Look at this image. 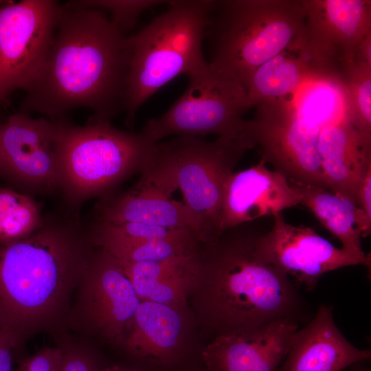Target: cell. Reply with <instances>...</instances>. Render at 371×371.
<instances>
[{
    "mask_svg": "<svg viewBox=\"0 0 371 371\" xmlns=\"http://www.w3.org/2000/svg\"><path fill=\"white\" fill-rule=\"evenodd\" d=\"M371 357L351 344L337 327L332 308L320 305L315 317L297 330L279 371H342Z\"/></svg>",
    "mask_w": 371,
    "mask_h": 371,
    "instance_id": "18",
    "label": "cell"
},
{
    "mask_svg": "<svg viewBox=\"0 0 371 371\" xmlns=\"http://www.w3.org/2000/svg\"><path fill=\"white\" fill-rule=\"evenodd\" d=\"M185 328L182 308L142 300L120 346L136 359L168 363L181 351Z\"/></svg>",
    "mask_w": 371,
    "mask_h": 371,
    "instance_id": "20",
    "label": "cell"
},
{
    "mask_svg": "<svg viewBox=\"0 0 371 371\" xmlns=\"http://www.w3.org/2000/svg\"><path fill=\"white\" fill-rule=\"evenodd\" d=\"M266 159L248 169L232 172L225 183L221 233L267 215L300 204V196L286 176L266 166Z\"/></svg>",
    "mask_w": 371,
    "mask_h": 371,
    "instance_id": "15",
    "label": "cell"
},
{
    "mask_svg": "<svg viewBox=\"0 0 371 371\" xmlns=\"http://www.w3.org/2000/svg\"><path fill=\"white\" fill-rule=\"evenodd\" d=\"M362 363L360 362L353 365L352 371H369L368 368L364 366Z\"/></svg>",
    "mask_w": 371,
    "mask_h": 371,
    "instance_id": "34",
    "label": "cell"
},
{
    "mask_svg": "<svg viewBox=\"0 0 371 371\" xmlns=\"http://www.w3.org/2000/svg\"><path fill=\"white\" fill-rule=\"evenodd\" d=\"M357 206L371 223V165L365 172L358 188Z\"/></svg>",
    "mask_w": 371,
    "mask_h": 371,
    "instance_id": "32",
    "label": "cell"
},
{
    "mask_svg": "<svg viewBox=\"0 0 371 371\" xmlns=\"http://www.w3.org/2000/svg\"><path fill=\"white\" fill-rule=\"evenodd\" d=\"M256 106L249 131L267 162L288 179L328 190L317 151L320 127L297 115L284 98Z\"/></svg>",
    "mask_w": 371,
    "mask_h": 371,
    "instance_id": "11",
    "label": "cell"
},
{
    "mask_svg": "<svg viewBox=\"0 0 371 371\" xmlns=\"http://www.w3.org/2000/svg\"><path fill=\"white\" fill-rule=\"evenodd\" d=\"M338 74L346 89L351 122L371 141V60L353 57Z\"/></svg>",
    "mask_w": 371,
    "mask_h": 371,
    "instance_id": "26",
    "label": "cell"
},
{
    "mask_svg": "<svg viewBox=\"0 0 371 371\" xmlns=\"http://www.w3.org/2000/svg\"><path fill=\"white\" fill-rule=\"evenodd\" d=\"M301 2L305 13L303 49L319 69L337 73L371 34V1Z\"/></svg>",
    "mask_w": 371,
    "mask_h": 371,
    "instance_id": "14",
    "label": "cell"
},
{
    "mask_svg": "<svg viewBox=\"0 0 371 371\" xmlns=\"http://www.w3.org/2000/svg\"><path fill=\"white\" fill-rule=\"evenodd\" d=\"M141 301L120 260L95 247L76 289L65 328L120 346Z\"/></svg>",
    "mask_w": 371,
    "mask_h": 371,
    "instance_id": "9",
    "label": "cell"
},
{
    "mask_svg": "<svg viewBox=\"0 0 371 371\" xmlns=\"http://www.w3.org/2000/svg\"><path fill=\"white\" fill-rule=\"evenodd\" d=\"M74 4L86 8L106 10L110 19L122 33L135 27L139 16L145 10L164 3L157 0L137 1H73Z\"/></svg>",
    "mask_w": 371,
    "mask_h": 371,
    "instance_id": "28",
    "label": "cell"
},
{
    "mask_svg": "<svg viewBox=\"0 0 371 371\" xmlns=\"http://www.w3.org/2000/svg\"><path fill=\"white\" fill-rule=\"evenodd\" d=\"M252 147L241 139L218 137L207 142L185 135L157 142L140 171L138 182L170 196L180 189L183 203L201 221L210 243L221 234L226 180L246 150Z\"/></svg>",
    "mask_w": 371,
    "mask_h": 371,
    "instance_id": "6",
    "label": "cell"
},
{
    "mask_svg": "<svg viewBox=\"0 0 371 371\" xmlns=\"http://www.w3.org/2000/svg\"><path fill=\"white\" fill-rule=\"evenodd\" d=\"M5 328L3 326L1 319H0V334Z\"/></svg>",
    "mask_w": 371,
    "mask_h": 371,
    "instance_id": "35",
    "label": "cell"
},
{
    "mask_svg": "<svg viewBox=\"0 0 371 371\" xmlns=\"http://www.w3.org/2000/svg\"><path fill=\"white\" fill-rule=\"evenodd\" d=\"M317 151L328 189L357 205L360 181L371 165V141L345 120L321 128Z\"/></svg>",
    "mask_w": 371,
    "mask_h": 371,
    "instance_id": "19",
    "label": "cell"
},
{
    "mask_svg": "<svg viewBox=\"0 0 371 371\" xmlns=\"http://www.w3.org/2000/svg\"><path fill=\"white\" fill-rule=\"evenodd\" d=\"M130 62L128 36L101 10L60 5L44 67L19 111L53 121L77 107L110 121L124 111Z\"/></svg>",
    "mask_w": 371,
    "mask_h": 371,
    "instance_id": "1",
    "label": "cell"
},
{
    "mask_svg": "<svg viewBox=\"0 0 371 371\" xmlns=\"http://www.w3.org/2000/svg\"><path fill=\"white\" fill-rule=\"evenodd\" d=\"M273 216L271 230L257 238L256 251L306 289H313L326 272L357 265L370 267V254L357 256L336 247L309 227L288 223L282 213Z\"/></svg>",
    "mask_w": 371,
    "mask_h": 371,
    "instance_id": "13",
    "label": "cell"
},
{
    "mask_svg": "<svg viewBox=\"0 0 371 371\" xmlns=\"http://www.w3.org/2000/svg\"><path fill=\"white\" fill-rule=\"evenodd\" d=\"M202 243L196 236L181 239L154 240L139 243L102 240L95 243L124 262H156L197 254Z\"/></svg>",
    "mask_w": 371,
    "mask_h": 371,
    "instance_id": "25",
    "label": "cell"
},
{
    "mask_svg": "<svg viewBox=\"0 0 371 371\" xmlns=\"http://www.w3.org/2000/svg\"><path fill=\"white\" fill-rule=\"evenodd\" d=\"M214 1L179 0L128 36L130 62L124 96L126 125L139 106L177 76L205 69L203 43Z\"/></svg>",
    "mask_w": 371,
    "mask_h": 371,
    "instance_id": "5",
    "label": "cell"
},
{
    "mask_svg": "<svg viewBox=\"0 0 371 371\" xmlns=\"http://www.w3.org/2000/svg\"><path fill=\"white\" fill-rule=\"evenodd\" d=\"M94 249L89 226L74 213L44 215L29 236L0 245V319L19 345L41 333H64Z\"/></svg>",
    "mask_w": 371,
    "mask_h": 371,
    "instance_id": "2",
    "label": "cell"
},
{
    "mask_svg": "<svg viewBox=\"0 0 371 371\" xmlns=\"http://www.w3.org/2000/svg\"><path fill=\"white\" fill-rule=\"evenodd\" d=\"M43 218L41 205L33 197L0 186V245L29 236Z\"/></svg>",
    "mask_w": 371,
    "mask_h": 371,
    "instance_id": "24",
    "label": "cell"
},
{
    "mask_svg": "<svg viewBox=\"0 0 371 371\" xmlns=\"http://www.w3.org/2000/svg\"><path fill=\"white\" fill-rule=\"evenodd\" d=\"M259 235L244 223L201 247L200 271L192 291L199 318L215 337L294 319L295 286L258 254Z\"/></svg>",
    "mask_w": 371,
    "mask_h": 371,
    "instance_id": "3",
    "label": "cell"
},
{
    "mask_svg": "<svg viewBox=\"0 0 371 371\" xmlns=\"http://www.w3.org/2000/svg\"><path fill=\"white\" fill-rule=\"evenodd\" d=\"M156 143L139 133L91 118L83 126L63 122L59 155V189L74 212L87 200L109 194L139 172Z\"/></svg>",
    "mask_w": 371,
    "mask_h": 371,
    "instance_id": "7",
    "label": "cell"
},
{
    "mask_svg": "<svg viewBox=\"0 0 371 371\" xmlns=\"http://www.w3.org/2000/svg\"><path fill=\"white\" fill-rule=\"evenodd\" d=\"M62 351L59 346L44 347L23 359L16 371H60Z\"/></svg>",
    "mask_w": 371,
    "mask_h": 371,
    "instance_id": "30",
    "label": "cell"
},
{
    "mask_svg": "<svg viewBox=\"0 0 371 371\" xmlns=\"http://www.w3.org/2000/svg\"><path fill=\"white\" fill-rule=\"evenodd\" d=\"M17 346L14 334L5 328L0 334V371H12V352Z\"/></svg>",
    "mask_w": 371,
    "mask_h": 371,
    "instance_id": "31",
    "label": "cell"
},
{
    "mask_svg": "<svg viewBox=\"0 0 371 371\" xmlns=\"http://www.w3.org/2000/svg\"><path fill=\"white\" fill-rule=\"evenodd\" d=\"M297 192L300 204L313 214L320 223L342 244L341 249L364 258L361 236L370 234L371 223L362 210L348 199L323 188L288 179Z\"/></svg>",
    "mask_w": 371,
    "mask_h": 371,
    "instance_id": "21",
    "label": "cell"
},
{
    "mask_svg": "<svg viewBox=\"0 0 371 371\" xmlns=\"http://www.w3.org/2000/svg\"><path fill=\"white\" fill-rule=\"evenodd\" d=\"M319 69L302 46L286 49L258 67L245 89L249 107L284 98Z\"/></svg>",
    "mask_w": 371,
    "mask_h": 371,
    "instance_id": "22",
    "label": "cell"
},
{
    "mask_svg": "<svg viewBox=\"0 0 371 371\" xmlns=\"http://www.w3.org/2000/svg\"><path fill=\"white\" fill-rule=\"evenodd\" d=\"M60 4L52 0L0 1V104L38 78L54 36Z\"/></svg>",
    "mask_w": 371,
    "mask_h": 371,
    "instance_id": "10",
    "label": "cell"
},
{
    "mask_svg": "<svg viewBox=\"0 0 371 371\" xmlns=\"http://www.w3.org/2000/svg\"><path fill=\"white\" fill-rule=\"evenodd\" d=\"M189 78L183 95L163 115L147 121L140 133L152 142L171 135L241 139L255 146L249 120L243 115L250 107L245 88L210 67Z\"/></svg>",
    "mask_w": 371,
    "mask_h": 371,
    "instance_id": "8",
    "label": "cell"
},
{
    "mask_svg": "<svg viewBox=\"0 0 371 371\" xmlns=\"http://www.w3.org/2000/svg\"><path fill=\"white\" fill-rule=\"evenodd\" d=\"M100 371H139L136 369L121 365L103 366Z\"/></svg>",
    "mask_w": 371,
    "mask_h": 371,
    "instance_id": "33",
    "label": "cell"
},
{
    "mask_svg": "<svg viewBox=\"0 0 371 371\" xmlns=\"http://www.w3.org/2000/svg\"><path fill=\"white\" fill-rule=\"evenodd\" d=\"M304 25L301 0L214 1L204 39L207 63L245 88L261 65L302 47Z\"/></svg>",
    "mask_w": 371,
    "mask_h": 371,
    "instance_id": "4",
    "label": "cell"
},
{
    "mask_svg": "<svg viewBox=\"0 0 371 371\" xmlns=\"http://www.w3.org/2000/svg\"><path fill=\"white\" fill-rule=\"evenodd\" d=\"M1 123H0V129H1Z\"/></svg>",
    "mask_w": 371,
    "mask_h": 371,
    "instance_id": "36",
    "label": "cell"
},
{
    "mask_svg": "<svg viewBox=\"0 0 371 371\" xmlns=\"http://www.w3.org/2000/svg\"><path fill=\"white\" fill-rule=\"evenodd\" d=\"M199 251L194 255L156 262H120L138 297L144 300L157 284L170 278L198 272Z\"/></svg>",
    "mask_w": 371,
    "mask_h": 371,
    "instance_id": "27",
    "label": "cell"
},
{
    "mask_svg": "<svg viewBox=\"0 0 371 371\" xmlns=\"http://www.w3.org/2000/svg\"><path fill=\"white\" fill-rule=\"evenodd\" d=\"M289 95L284 99L295 113L320 128L350 120L346 89L335 71L319 69Z\"/></svg>",
    "mask_w": 371,
    "mask_h": 371,
    "instance_id": "23",
    "label": "cell"
},
{
    "mask_svg": "<svg viewBox=\"0 0 371 371\" xmlns=\"http://www.w3.org/2000/svg\"><path fill=\"white\" fill-rule=\"evenodd\" d=\"M58 338L62 351L60 371H100L104 365L89 346L74 341L65 333Z\"/></svg>",
    "mask_w": 371,
    "mask_h": 371,
    "instance_id": "29",
    "label": "cell"
},
{
    "mask_svg": "<svg viewBox=\"0 0 371 371\" xmlns=\"http://www.w3.org/2000/svg\"><path fill=\"white\" fill-rule=\"evenodd\" d=\"M94 220L187 229L202 243H208L201 221L183 203L139 182L127 192L100 197L95 206Z\"/></svg>",
    "mask_w": 371,
    "mask_h": 371,
    "instance_id": "17",
    "label": "cell"
},
{
    "mask_svg": "<svg viewBox=\"0 0 371 371\" xmlns=\"http://www.w3.org/2000/svg\"><path fill=\"white\" fill-rule=\"evenodd\" d=\"M298 325L283 319L262 327L216 336L202 352L207 371H276L290 350Z\"/></svg>",
    "mask_w": 371,
    "mask_h": 371,
    "instance_id": "16",
    "label": "cell"
},
{
    "mask_svg": "<svg viewBox=\"0 0 371 371\" xmlns=\"http://www.w3.org/2000/svg\"><path fill=\"white\" fill-rule=\"evenodd\" d=\"M64 120L14 113L0 129V177L26 192L59 189V155Z\"/></svg>",
    "mask_w": 371,
    "mask_h": 371,
    "instance_id": "12",
    "label": "cell"
}]
</instances>
